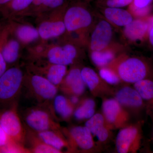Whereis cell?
I'll return each instance as SVG.
<instances>
[{
    "mask_svg": "<svg viewBox=\"0 0 153 153\" xmlns=\"http://www.w3.org/2000/svg\"><path fill=\"white\" fill-rule=\"evenodd\" d=\"M117 73L122 81L134 83L151 79L153 72L152 65L146 60L137 57L114 60L108 66Z\"/></svg>",
    "mask_w": 153,
    "mask_h": 153,
    "instance_id": "cell-1",
    "label": "cell"
},
{
    "mask_svg": "<svg viewBox=\"0 0 153 153\" xmlns=\"http://www.w3.org/2000/svg\"><path fill=\"white\" fill-rule=\"evenodd\" d=\"M11 1V0H0V6L7 4Z\"/></svg>",
    "mask_w": 153,
    "mask_h": 153,
    "instance_id": "cell-39",
    "label": "cell"
},
{
    "mask_svg": "<svg viewBox=\"0 0 153 153\" xmlns=\"http://www.w3.org/2000/svg\"><path fill=\"white\" fill-rule=\"evenodd\" d=\"M92 17L87 10L79 6L68 9L64 18V24L68 31L86 27L91 24Z\"/></svg>",
    "mask_w": 153,
    "mask_h": 153,
    "instance_id": "cell-11",
    "label": "cell"
},
{
    "mask_svg": "<svg viewBox=\"0 0 153 153\" xmlns=\"http://www.w3.org/2000/svg\"><path fill=\"white\" fill-rule=\"evenodd\" d=\"M153 3V0H134L129 5L130 10L137 19L146 18L150 13Z\"/></svg>",
    "mask_w": 153,
    "mask_h": 153,
    "instance_id": "cell-24",
    "label": "cell"
},
{
    "mask_svg": "<svg viewBox=\"0 0 153 153\" xmlns=\"http://www.w3.org/2000/svg\"><path fill=\"white\" fill-rule=\"evenodd\" d=\"M26 87L34 98L39 102H48L57 95L58 87L46 77L39 75L31 77Z\"/></svg>",
    "mask_w": 153,
    "mask_h": 153,
    "instance_id": "cell-7",
    "label": "cell"
},
{
    "mask_svg": "<svg viewBox=\"0 0 153 153\" xmlns=\"http://www.w3.org/2000/svg\"><path fill=\"white\" fill-rule=\"evenodd\" d=\"M30 150L24 147V145L13 141H10L4 146L1 148V153H30Z\"/></svg>",
    "mask_w": 153,
    "mask_h": 153,
    "instance_id": "cell-30",
    "label": "cell"
},
{
    "mask_svg": "<svg viewBox=\"0 0 153 153\" xmlns=\"http://www.w3.org/2000/svg\"><path fill=\"white\" fill-rule=\"evenodd\" d=\"M142 124L139 122L120 129L116 139L118 153H135L140 149L142 139Z\"/></svg>",
    "mask_w": 153,
    "mask_h": 153,
    "instance_id": "cell-4",
    "label": "cell"
},
{
    "mask_svg": "<svg viewBox=\"0 0 153 153\" xmlns=\"http://www.w3.org/2000/svg\"><path fill=\"white\" fill-rule=\"evenodd\" d=\"M112 36V27L109 23L105 21H101L92 33L91 49L92 51L104 50L109 44Z\"/></svg>",
    "mask_w": 153,
    "mask_h": 153,
    "instance_id": "cell-13",
    "label": "cell"
},
{
    "mask_svg": "<svg viewBox=\"0 0 153 153\" xmlns=\"http://www.w3.org/2000/svg\"><path fill=\"white\" fill-rule=\"evenodd\" d=\"M103 4L108 7L123 8L129 6L134 0H103Z\"/></svg>",
    "mask_w": 153,
    "mask_h": 153,
    "instance_id": "cell-32",
    "label": "cell"
},
{
    "mask_svg": "<svg viewBox=\"0 0 153 153\" xmlns=\"http://www.w3.org/2000/svg\"><path fill=\"white\" fill-rule=\"evenodd\" d=\"M23 73L17 67L7 69L0 77V103L11 104L20 93L23 85Z\"/></svg>",
    "mask_w": 153,
    "mask_h": 153,
    "instance_id": "cell-2",
    "label": "cell"
},
{
    "mask_svg": "<svg viewBox=\"0 0 153 153\" xmlns=\"http://www.w3.org/2000/svg\"><path fill=\"white\" fill-rule=\"evenodd\" d=\"M95 102L93 99H84L79 102L74 109L73 116L77 120L89 119L95 114Z\"/></svg>",
    "mask_w": 153,
    "mask_h": 153,
    "instance_id": "cell-21",
    "label": "cell"
},
{
    "mask_svg": "<svg viewBox=\"0 0 153 153\" xmlns=\"http://www.w3.org/2000/svg\"><path fill=\"white\" fill-rule=\"evenodd\" d=\"M76 52L74 46L66 45L63 47H56L49 50L48 59L52 64L67 66L73 63Z\"/></svg>",
    "mask_w": 153,
    "mask_h": 153,
    "instance_id": "cell-15",
    "label": "cell"
},
{
    "mask_svg": "<svg viewBox=\"0 0 153 153\" xmlns=\"http://www.w3.org/2000/svg\"><path fill=\"white\" fill-rule=\"evenodd\" d=\"M28 137L29 138L30 146L31 152L36 153H60V151L44 143L37 135H36L35 132L29 131Z\"/></svg>",
    "mask_w": 153,
    "mask_h": 153,
    "instance_id": "cell-23",
    "label": "cell"
},
{
    "mask_svg": "<svg viewBox=\"0 0 153 153\" xmlns=\"http://www.w3.org/2000/svg\"><path fill=\"white\" fill-rule=\"evenodd\" d=\"M45 0H34L33 4L35 6H40L42 5Z\"/></svg>",
    "mask_w": 153,
    "mask_h": 153,
    "instance_id": "cell-38",
    "label": "cell"
},
{
    "mask_svg": "<svg viewBox=\"0 0 153 153\" xmlns=\"http://www.w3.org/2000/svg\"><path fill=\"white\" fill-rule=\"evenodd\" d=\"M63 93L69 96H80L85 92L86 85L82 79L81 70L74 68L68 71L59 87Z\"/></svg>",
    "mask_w": 153,
    "mask_h": 153,
    "instance_id": "cell-12",
    "label": "cell"
},
{
    "mask_svg": "<svg viewBox=\"0 0 153 153\" xmlns=\"http://www.w3.org/2000/svg\"><path fill=\"white\" fill-rule=\"evenodd\" d=\"M114 98L130 114H139L146 107L144 101L134 88L125 86L115 91Z\"/></svg>",
    "mask_w": 153,
    "mask_h": 153,
    "instance_id": "cell-8",
    "label": "cell"
},
{
    "mask_svg": "<svg viewBox=\"0 0 153 153\" xmlns=\"http://www.w3.org/2000/svg\"><path fill=\"white\" fill-rule=\"evenodd\" d=\"M104 14L108 21L120 27H125L134 20L131 13L120 8L107 7Z\"/></svg>",
    "mask_w": 153,
    "mask_h": 153,
    "instance_id": "cell-18",
    "label": "cell"
},
{
    "mask_svg": "<svg viewBox=\"0 0 153 153\" xmlns=\"http://www.w3.org/2000/svg\"><path fill=\"white\" fill-rule=\"evenodd\" d=\"M82 79L91 93L96 97L114 95V90L92 68L84 67L81 70Z\"/></svg>",
    "mask_w": 153,
    "mask_h": 153,
    "instance_id": "cell-10",
    "label": "cell"
},
{
    "mask_svg": "<svg viewBox=\"0 0 153 153\" xmlns=\"http://www.w3.org/2000/svg\"><path fill=\"white\" fill-rule=\"evenodd\" d=\"M85 126L88 129L93 137H96L100 142H105L110 136V128L102 114H95L87 120Z\"/></svg>",
    "mask_w": 153,
    "mask_h": 153,
    "instance_id": "cell-14",
    "label": "cell"
},
{
    "mask_svg": "<svg viewBox=\"0 0 153 153\" xmlns=\"http://www.w3.org/2000/svg\"><path fill=\"white\" fill-rule=\"evenodd\" d=\"M34 0H11L7 4L14 11H19L27 7Z\"/></svg>",
    "mask_w": 153,
    "mask_h": 153,
    "instance_id": "cell-31",
    "label": "cell"
},
{
    "mask_svg": "<svg viewBox=\"0 0 153 153\" xmlns=\"http://www.w3.org/2000/svg\"><path fill=\"white\" fill-rule=\"evenodd\" d=\"M149 31V24L146 18L133 20L125 26V35L132 41H142L148 37Z\"/></svg>",
    "mask_w": 153,
    "mask_h": 153,
    "instance_id": "cell-16",
    "label": "cell"
},
{
    "mask_svg": "<svg viewBox=\"0 0 153 153\" xmlns=\"http://www.w3.org/2000/svg\"><path fill=\"white\" fill-rule=\"evenodd\" d=\"M92 62L99 68L106 67L115 59V54L112 51L102 50L92 51L91 55Z\"/></svg>",
    "mask_w": 153,
    "mask_h": 153,
    "instance_id": "cell-25",
    "label": "cell"
},
{
    "mask_svg": "<svg viewBox=\"0 0 153 153\" xmlns=\"http://www.w3.org/2000/svg\"><path fill=\"white\" fill-rule=\"evenodd\" d=\"M64 1V0H45L42 5L48 7L54 8L62 5Z\"/></svg>",
    "mask_w": 153,
    "mask_h": 153,
    "instance_id": "cell-33",
    "label": "cell"
},
{
    "mask_svg": "<svg viewBox=\"0 0 153 153\" xmlns=\"http://www.w3.org/2000/svg\"><path fill=\"white\" fill-rule=\"evenodd\" d=\"M0 153H1V148H0Z\"/></svg>",
    "mask_w": 153,
    "mask_h": 153,
    "instance_id": "cell-40",
    "label": "cell"
},
{
    "mask_svg": "<svg viewBox=\"0 0 153 153\" xmlns=\"http://www.w3.org/2000/svg\"><path fill=\"white\" fill-rule=\"evenodd\" d=\"M148 38L151 46L153 48V27L150 29L148 34Z\"/></svg>",
    "mask_w": 153,
    "mask_h": 153,
    "instance_id": "cell-37",
    "label": "cell"
},
{
    "mask_svg": "<svg viewBox=\"0 0 153 153\" xmlns=\"http://www.w3.org/2000/svg\"><path fill=\"white\" fill-rule=\"evenodd\" d=\"M10 140L7 135L5 132L0 125V148L4 146L7 144Z\"/></svg>",
    "mask_w": 153,
    "mask_h": 153,
    "instance_id": "cell-34",
    "label": "cell"
},
{
    "mask_svg": "<svg viewBox=\"0 0 153 153\" xmlns=\"http://www.w3.org/2000/svg\"><path fill=\"white\" fill-rule=\"evenodd\" d=\"M102 110L107 123L111 130L120 129L129 124L130 114L114 98L104 97Z\"/></svg>",
    "mask_w": 153,
    "mask_h": 153,
    "instance_id": "cell-5",
    "label": "cell"
},
{
    "mask_svg": "<svg viewBox=\"0 0 153 153\" xmlns=\"http://www.w3.org/2000/svg\"><path fill=\"white\" fill-rule=\"evenodd\" d=\"M66 66L52 64L48 69L46 78L58 88L66 75Z\"/></svg>",
    "mask_w": 153,
    "mask_h": 153,
    "instance_id": "cell-27",
    "label": "cell"
},
{
    "mask_svg": "<svg viewBox=\"0 0 153 153\" xmlns=\"http://www.w3.org/2000/svg\"><path fill=\"white\" fill-rule=\"evenodd\" d=\"M133 87L141 97L149 112L153 113V80L142 79L134 83Z\"/></svg>",
    "mask_w": 153,
    "mask_h": 153,
    "instance_id": "cell-19",
    "label": "cell"
},
{
    "mask_svg": "<svg viewBox=\"0 0 153 153\" xmlns=\"http://www.w3.org/2000/svg\"><path fill=\"white\" fill-rule=\"evenodd\" d=\"M0 125L9 139L24 145L27 133L17 112L16 102L0 111Z\"/></svg>",
    "mask_w": 153,
    "mask_h": 153,
    "instance_id": "cell-3",
    "label": "cell"
},
{
    "mask_svg": "<svg viewBox=\"0 0 153 153\" xmlns=\"http://www.w3.org/2000/svg\"><path fill=\"white\" fill-rule=\"evenodd\" d=\"M53 100L54 111L59 117L66 120L73 115L75 107L71 104L69 99L57 94Z\"/></svg>",
    "mask_w": 153,
    "mask_h": 153,
    "instance_id": "cell-20",
    "label": "cell"
},
{
    "mask_svg": "<svg viewBox=\"0 0 153 153\" xmlns=\"http://www.w3.org/2000/svg\"><path fill=\"white\" fill-rule=\"evenodd\" d=\"M7 70V64L2 54L1 49L0 50V77Z\"/></svg>",
    "mask_w": 153,
    "mask_h": 153,
    "instance_id": "cell-35",
    "label": "cell"
},
{
    "mask_svg": "<svg viewBox=\"0 0 153 153\" xmlns=\"http://www.w3.org/2000/svg\"><path fill=\"white\" fill-rule=\"evenodd\" d=\"M69 101H70L71 104L76 106L79 104L80 100H79V97L76 95L70 96V98H68Z\"/></svg>",
    "mask_w": 153,
    "mask_h": 153,
    "instance_id": "cell-36",
    "label": "cell"
},
{
    "mask_svg": "<svg viewBox=\"0 0 153 153\" xmlns=\"http://www.w3.org/2000/svg\"><path fill=\"white\" fill-rule=\"evenodd\" d=\"M17 36L21 41L29 42L36 40L38 37V31L30 26H22L18 29Z\"/></svg>",
    "mask_w": 153,
    "mask_h": 153,
    "instance_id": "cell-29",
    "label": "cell"
},
{
    "mask_svg": "<svg viewBox=\"0 0 153 153\" xmlns=\"http://www.w3.org/2000/svg\"><path fill=\"white\" fill-rule=\"evenodd\" d=\"M66 28L63 22H44L40 25L38 33L44 39L57 37L64 33Z\"/></svg>",
    "mask_w": 153,
    "mask_h": 153,
    "instance_id": "cell-22",
    "label": "cell"
},
{
    "mask_svg": "<svg viewBox=\"0 0 153 153\" xmlns=\"http://www.w3.org/2000/svg\"><path fill=\"white\" fill-rule=\"evenodd\" d=\"M36 133L42 141L50 146L61 152L65 148L69 149L68 141L59 130H48Z\"/></svg>",
    "mask_w": 153,
    "mask_h": 153,
    "instance_id": "cell-17",
    "label": "cell"
},
{
    "mask_svg": "<svg viewBox=\"0 0 153 153\" xmlns=\"http://www.w3.org/2000/svg\"><path fill=\"white\" fill-rule=\"evenodd\" d=\"M24 118L26 125L35 132L60 128L59 124L54 121L51 114L42 108H31L26 113Z\"/></svg>",
    "mask_w": 153,
    "mask_h": 153,
    "instance_id": "cell-6",
    "label": "cell"
},
{
    "mask_svg": "<svg viewBox=\"0 0 153 153\" xmlns=\"http://www.w3.org/2000/svg\"><path fill=\"white\" fill-rule=\"evenodd\" d=\"M99 75L110 85H117L122 82L117 73L109 67H102L99 70Z\"/></svg>",
    "mask_w": 153,
    "mask_h": 153,
    "instance_id": "cell-28",
    "label": "cell"
},
{
    "mask_svg": "<svg viewBox=\"0 0 153 153\" xmlns=\"http://www.w3.org/2000/svg\"><path fill=\"white\" fill-rule=\"evenodd\" d=\"M69 150L83 152L92 150L95 147L92 134L85 126H75L66 131Z\"/></svg>",
    "mask_w": 153,
    "mask_h": 153,
    "instance_id": "cell-9",
    "label": "cell"
},
{
    "mask_svg": "<svg viewBox=\"0 0 153 153\" xmlns=\"http://www.w3.org/2000/svg\"><path fill=\"white\" fill-rule=\"evenodd\" d=\"M19 49V44L16 40H10L5 44L1 49V53L7 64H12L16 61Z\"/></svg>",
    "mask_w": 153,
    "mask_h": 153,
    "instance_id": "cell-26",
    "label": "cell"
}]
</instances>
